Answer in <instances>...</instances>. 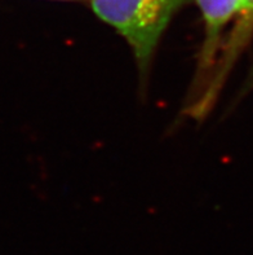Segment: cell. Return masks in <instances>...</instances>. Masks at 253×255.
I'll list each match as a JSON object with an SVG mask.
<instances>
[{"mask_svg":"<svg viewBox=\"0 0 253 255\" xmlns=\"http://www.w3.org/2000/svg\"><path fill=\"white\" fill-rule=\"evenodd\" d=\"M99 18L112 26L131 45L140 73L151 58L172 17L186 0H90Z\"/></svg>","mask_w":253,"mask_h":255,"instance_id":"obj_1","label":"cell"},{"mask_svg":"<svg viewBox=\"0 0 253 255\" xmlns=\"http://www.w3.org/2000/svg\"><path fill=\"white\" fill-rule=\"evenodd\" d=\"M234 19L230 38L228 39L221 57L218 60V68L215 69V75L212 77L203 96L189 108L190 114L195 118H202L208 113L212 104L215 103L222 83L228 77L229 70L252 38L253 0H237V12H235Z\"/></svg>","mask_w":253,"mask_h":255,"instance_id":"obj_2","label":"cell"},{"mask_svg":"<svg viewBox=\"0 0 253 255\" xmlns=\"http://www.w3.org/2000/svg\"><path fill=\"white\" fill-rule=\"evenodd\" d=\"M202 12L204 22V40L199 55L198 77L195 81V100H199L204 92L209 71L215 70L216 56L221 45V36L224 29L231 19H234L237 12V0H195Z\"/></svg>","mask_w":253,"mask_h":255,"instance_id":"obj_3","label":"cell"}]
</instances>
